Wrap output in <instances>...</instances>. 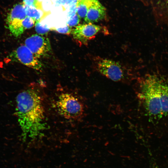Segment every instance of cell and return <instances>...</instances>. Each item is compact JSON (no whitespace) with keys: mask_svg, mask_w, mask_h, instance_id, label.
Returning a JSON list of instances; mask_svg holds the SVG:
<instances>
[{"mask_svg":"<svg viewBox=\"0 0 168 168\" xmlns=\"http://www.w3.org/2000/svg\"><path fill=\"white\" fill-rule=\"evenodd\" d=\"M52 4L55 6H59L62 5V0H51Z\"/></svg>","mask_w":168,"mask_h":168,"instance_id":"cell-21","label":"cell"},{"mask_svg":"<svg viewBox=\"0 0 168 168\" xmlns=\"http://www.w3.org/2000/svg\"><path fill=\"white\" fill-rule=\"evenodd\" d=\"M23 3L26 5L33 6L36 7L38 4L37 0H23Z\"/></svg>","mask_w":168,"mask_h":168,"instance_id":"cell-20","label":"cell"},{"mask_svg":"<svg viewBox=\"0 0 168 168\" xmlns=\"http://www.w3.org/2000/svg\"><path fill=\"white\" fill-rule=\"evenodd\" d=\"M106 15L105 7L98 0H96L88 9L84 20L86 23H93L104 19Z\"/></svg>","mask_w":168,"mask_h":168,"instance_id":"cell-10","label":"cell"},{"mask_svg":"<svg viewBox=\"0 0 168 168\" xmlns=\"http://www.w3.org/2000/svg\"><path fill=\"white\" fill-rule=\"evenodd\" d=\"M140 96L146 110L152 116L168 114V86L156 76H147L140 85Z\"/></svg>","mask_w":168,"mask_h":168,"instance_id":"cell-2","label":"cell"},{"mask_svg":"<svg viewBox=\"0 0 168 168\" xmlns=\"http://www.w3.org/2000/svg\"><path fill=\"white\" fill-rule=\"evenodd\" d=\"M76 4H73L67 9V16L68 19L77 14Z\"/></svg>","mask_w":168,"mask_h":168,"instance_id":"cell-17","label":"cell"},{"mask_svg":"<svg viewBox=\"0 0 168 168\" xmlns=\"http://www.w3.org/2000/svg\"><path fill=\"white\" fill-rule=\"evenodd\" d=\"M156 21L168 28V0H148Z\"/></svg>","mask_w":168,"mask_h":168,"instance_id":"cell-9","label":"cell"},{"mask_svg":"<svg viewBox=\"0 0 168 168\" xmlns=\"http://www.w3.org/2000/svg\"><path fill=\"white\" fill-rule=\"evenodd\" d=\"M96 0H79L77 3V14L80 18L85 17L89 7Z\"/></svg>","mask_w":168,"mask_h":168,"instance_id":"cell-12","label":"cell"},{"mask_svg":"<svg viewBox=\"0 0 168 168\" xmlns=\"http://www.w3.org/2000/svg\"><path fill=\"white\" fill-rule=\"evenodd\" d=\"M102 27L91 23H86L76 26L72 30L74 39L81 44L86 45L102 31Z\"/></svg>","mask_w":168,"mask_h":168,"instance_id":"cell-8","label":"cell"},{"mask_svg":"<svg viewBox=\"0 0 168 168\" xmlns=\"http://www.w3.org/2000/svg\"><path fill=\"white\" fill-rule=\"evenodd\" d=\"M53 5L51 0H43L38 2L37 8L41 9L44 13L48 15Z\"/></svg>","mask_w":168,"mask_h":168,"instance_id":"cell-13","label":"cell"},{"mask_svg":"<svg viewBox=\"0 0 168 168\" xmlns=\"http://www.w3.org/2000/svg\"><path fill=\"white\" fill-rule=\"evenodd\" d=\"M35 26V30L37 33L40 35L47 34L50 30L47 26L42 25L40 21L36 22Z\"/></svg>","mask_w":168,"mask_h":168,"instance_id":"cell-14","label":"cell"},{"mask_svg":"<svg viewBox=\"0 0 168 168\" xmlns=\"http://www.w3.org/2000/svg\"><path fill=\"white\" fill-rule=\"evenodd\" d=\"M97 70L101 74L115 82L124 81L126 75L118 62L107 58H100L96 62Z\"/></svg>","mask_w":168,"mask_h":168,"instance_id":"cell-5","label":"cell"},{"mask_svg":"<svg viewBox=\"0 0 168 168\" xmlns=\"http://www.w3.org/2000/svg\"><path fill=\"white\" fill-rule=\"evenodd\" d=\"M56 106L58 113L68 119L78 120L82 117L84 112L82 102L77 96L69 92L59 94L56 102Z\"/></svg>","mask_w":168,"mask_h":168,"instance_id":"cell-3","label":"cell"},{"mask_svg":"<svg viewBox=\"0 0 168 168\" xmlns=\"http://www.w3.org/2000/svg\"><path fill=\"white\" fill-rule=\"evenodd\" d=\"M27 16L30 17L36 22L40 21L48 15L41 9L33 6H28L24 4Z\"/></svg>","mask_w":168,"mask_h":168,"instance_id":"cell-11","label":"cell"},{"mask_svg":"<svg viewBox=\"0 0 168 168\" xmlns=\"http://www.w3.org/2000/svg\"><path fill=\"white\" fill-rule=\"evenodd\" d=\"M72 30L70 27L67 25L64 27L58 28L56 29V31L59 33L68 34L71 32Z\"/></svg>","mask_w":168,"mask_h":168,"instance_id":"cell-19","label":"cell"},{"mask_svg":"<svg viewBox=\"0 0 168 168\" xmlns=\"http://www.w3.org/2000/svg\"><path fill=\"white\" fill-rule=\"evenodd\" d=\"M77 0H62V6L64 10H66L70 6L77 4Z\"/></svg>","mask_w":168,"mask_h":168,"instance_id":"cell-18","label":"cell"},{"mask_svg":"<svg viewBox=\"0 0 168 168\" xmlns=\"http://www.w3.org/2000/svg\"><path fill=\"white\" fill-rule=\"evenodd\" d=\"M43 100L36 89L29 88L16 97V113L24 138H34L46 128Z\"/></svg>","mask_w":168,"mask_h":168,"instance_id":"cell-1","label":"cell"},{"mask_svg":"<svg viewBox=\"0 0 168 168\" xmlns=\"http://www.w3.org/2000/svg\"><path fill=\"white\" fill-rule=\"evenodd\" d=\"M77 0L78 1V0Z\"/></svg>","mask_w":168,"mask_h":168,"instance_id":"cell-22","label":"cell"},{"mask_svg":"<svg viewBox=\"0 0 168 168\" xmlns=\"http://www.w3.org/2000/svg\"><path fill=\"white\" fill-rule=\"evenodd\" d=\"M36 21L33 18L27 16L22 22V26L24 31L32 28Z\"/></svg>","mask_w":168,"mask_h":168,"instance_id":"cell-15","label":"cell"},{"mask_svg":"<svg viewBox=\"0 0 168 168\" xmlns=\"http://www.w3.org/2000/svg\"><path fill=\"white\" fill-rule=\"evenodd\" d=\"M80 17L77 14L68 19L67 25L69 27L77 26L80 22Z\"/></svg>","mask_w":168,"mask_h":168,"instance_id":"cell-16","label":"cell"},{"mask_svg":"<svg viewBox=\"0 0 168 168\" xmlns=\"http://www.w3.org/2000/svg\"><path fill=\"white\" fill-rule=\"evenodd\" d=\"M9 57L12 61L21 63L37 70H41L43 65L25 45H21L12 51Z\"/></svg>","mask_w":168,"mask_h":168,"instance_id":"cell-6","label":"cell"},{"mask_svg":"<svg viewBox=\"0 0 168 168\" xmlns=\"http://www.w3.org/2000/svg\"><path fill=\"white\" fill-rule=\"evenodd\" d=\"M25 45L38 58L47 56L51 49L49 39L37 34L27 38Z\"/></svg>","mask_w":168,"mask_h":168,"instance_id":"cell-7","label":"cell"},{"mask_svg":"<svg viewBox=\"0 0 168 168\" xmlns=\"http://www.w3.org/2000/svg\"><path fill=\"white\" fill-rule=\"evenodd\" d=\"M26 16L25 5L23 2L15 4L8 12L6 23L8 28L14 36L18 37L25 31L22 23Z\"/></svg>","mask_w":168,"mask_h":168,"instance_id":"cell-4","label":"cell"}]
</instances>
